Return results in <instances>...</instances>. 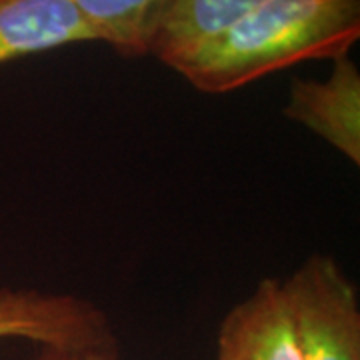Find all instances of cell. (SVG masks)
Here are the masks:
<instances>
[{
  "instance_id": "obj_1",
  "label": "cell",
  "mask_w": 360,
  "mask_h": 360,
  "mask_svg": "<svg viewBox=\"0 0 360 360\" xmlns=\"http://www.w3.org/2000/svg\"><path fill=\"white\" fill-rule=\"evenodd\" d=\"M360 39V0H269L174 58L193 89L226 94L307 60H335Z\"/></svg>"
},
{
  "instance_id": "obj_2",
  "label": "cell",
  "mask_w": 360,
  "mask_h": 360,
  "mask_svg": "<svg viewBox=\"0 0 360 360\" xmlns=\"http://www.w3.org/2000/svg\"><path fill=\"white\" fill-rule=\"evenodd\" d=\"M300 360H360V300L342 264L312 255L283 281Z\"/></svg>"
},
{
  "instance_id": "obj_3",
  "label": "cell",
  "mask_w": 360,
  "mask_h": 360,
  "mask_svg": "<svg viewBox=\"0 0 360 360\" xmlns=\"http://www.w3.org/2000/svg\"><path fill=\"white\" fill-rule=\"evenodd\" d=\"M0 340L37 347L116 345L108 314L89 298L39 288H0Z\"/></svg>"
},
{
  "instance_id": "obj_4",
  "label": "cell",
  "mask_w": 360,
  "mask_h": 360,
  "mask_svg": "<svg viewBox=\"0 0 360 360\" xmlns=\"http://www.w3.org/2000/svg\"><path fill=\"white\" fill-rule=\"evenodd\" d=\"M322 78H295L283 115L360 165V70L350 54L330 60Z\"/></svg>"
},
{
  "instance_id": "obj_5",
  "label": "cell",
  "mask_w": 360,
  "mask_h": 360,
  "mask_svg": "<svg viewBox=\"0 0 360 360\" xmlns=\"http://www.w3.org/2000/svg\"><path fill=\"white\" fill-rule=\"evenodd\" d=\"M217 360H300L283 281L262 278L224 314Z\"/></svg>"
},
{
  "instance_id": "obj_6",
  "label": "cell",
  "mask_w": 360,
  "mask_h": 360,
  "mask_svg": "<svg viewBox=\"0 0 360 360\" xmlns=\"http://www.w3.org/2000/svg\"><path fill=\"white\" fill-rule=\"evenodd\" d=\"M96 42L70 0H0V66Z\"/></svg>"
},
{
  "instance_id": "obj_7",
  "label": "cell",
  "mask_w": 360,
  "mask_h": 360,
  "mask_svg": "<svg viewBox=\"0 0 360 360\" xmlns=\"http://www.w3.org/2000/svg\"><path fill=\"white\" fill-rule=\"evenodd\" d=\"M96 42L124 58L153 56L174 0H70Z\"/></svg>"
},
{
  "instance_id": "obj_8",
  "label": "cell",
  "mask_w": 360,
  "mask_h": 360,
  "mask_svg": "<svg viewBox=\"0 0 360 360\" xmlns=\"http://www.w3.org/2000/svg\"><path fill=\"white\" fill-rule=\"evenodd\" d=\"M269 0H174L165 25L156 37L153 56L168 66L248 11Z\"/></svg>"
},
{
  "instance_id": "obj_9",
  "label": "cell",
  "mask_w": 360,
  "mask_h": 360,
  "mask_svg": "<svg viewBox=\"0 0 360 360\" xmlns=\"http://www.w3.org/2000/svg\"><path fill=\"white\" fill-rule=\"evenodd\" d=\"M34 360H122L118 345L98 347H39Z\"/></svg>"
}]
</instances>
